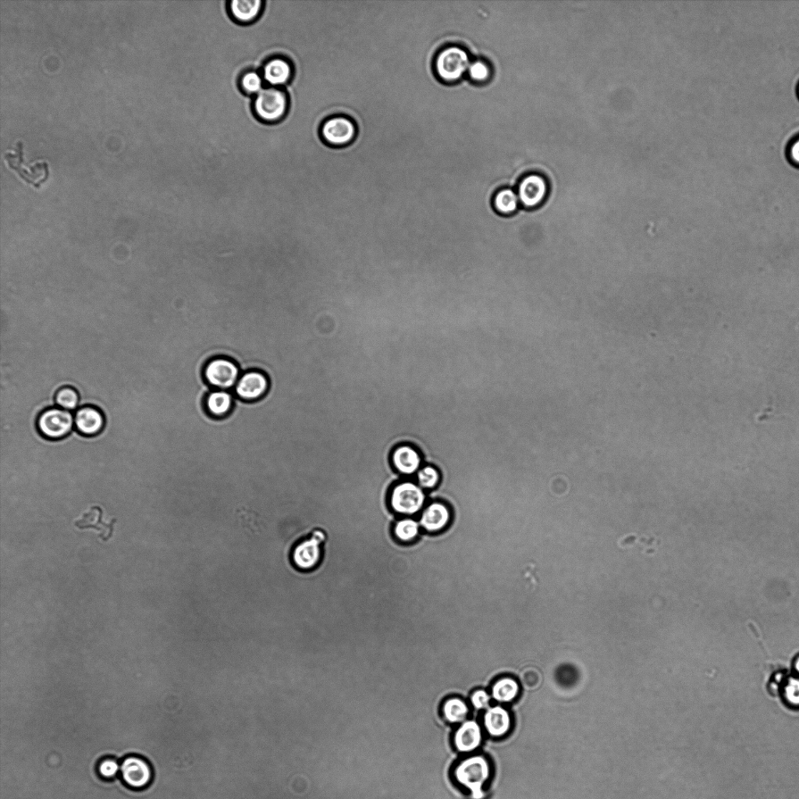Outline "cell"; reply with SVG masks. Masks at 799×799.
<instances>
[{"label": "cell", "instance_id": "33", "mask_svg": "<svg viewBox=\"0 0 799 799\" xmlns=\"http://www.w3.org/2000/svg\"><path fill=\"white\" fill-rule=\"evenodd\" d=\"M790 160L793 163L799 166V139L796 140L795 143L790 146L789 150Z\"/></svg>", "mask_w": 799, "mask_h": 799}, {"label": "cell", "instance_id": "13", "mask_svg": "<svg viewBox=\"0 0 799 799\" xmlns=\"http://www.w3.org/2000/svg\"><path fill=\"white\" fill-rule=\"evenodd\" d=\"M547 183L538 174H530L521 181L518 190L520 203L526 208H535L542 203L547 195Z\"/></svg>", "mask_w": 799, "mask_h": 799}, {"label": "cell", "instance_id": "1", "mask_svg": "<svg viewBox=\"0 0 799 799\" xmlns=\"http://www.w3.org/2000/svg\"><path fill=\"white\" fill-rule=\"evenodd\" d=\"M330 541V532L322 526L315 527L297 538L289 549L288 561L291 567L302 574H312L320 570L326 562Z\"/></svg>", "mask_w": 799, "mask_h": 799}, {"label": "cell", "instance_id": "27", "mask_svg": "<svg viewBox=\"0 0 799 799\" xmlns=\"http://www.w3.org/2000/svg\"><path fill=\"white\" fill-rule=\"evenodd\" d=\"M80 402L77 390L71 387H64L57 391L55 402L61 409L66 411L77 409Z\"/></svg>", "mask_w": 799, "mask_h": 799}, {"label": "cell", "instance_id": "17", "mask_svg": "<svg viewBox=\"0 0 799 799\" xmlns=\"http://www.w3.org/2000/svg\"><path fill=\"white\" fill-rule=\"evenodd\" d=\"M482 742V728L476 721L467 720L461 723L454 736V743L457 751L469 753L476 751Z\"/></svg>", "mask_w": 799, "mask_h": 799}, {"label": "cell", "instance_id": "31", "mask_svg": "<svg viewBox=\"0 0 799 799\" xmlns=\"http://www.w3.org/2000/svg\"><path fill=\"white\" fill-rule=\"evenodd\" d=\"M491 696L484 689H477L471 695L470 701L477 711L487 710L490 706Z\"/></svg>", "mask_w": 799, "mask_h": 799}, {"label": "cell", "instance_id": "8", "mask_svg": "<svg viewBox=\"0 0 799 799\" xmlns=\"http://www.w3.org/2000/svg\"><path fill=\"white\" fill-rule=\"evenodd\" d=\"M417 519L422 532L437 534L451 526L453 514L451 507L446 503L434 501L424 507Z\"/></svg>", "mask_w": 799, "mask_h": 799}, {"label": "cell", "instance_id": "24", "mask_svg": "<svg viewBox=\"0 0 799 799\" xmlns=\"http://www.w3.org/2000/svg\"><path fill=\"white\" fill-rule=\"evenodd\" d=\"M444 719L449 723H462L467 721L469 707L463 699L457 697L449 698L443 705Z\"/></svg>", "mask_w": 799, "mask_h": 799}, {"label": "cell", "instance_id": "23", "mask_svg": "<svg viewBox=\"0 0 799 799\" xmlns=\"http://www.w3.org/2000/svg\"><path fill=\"white\" fill-rule=\"evenodd\" d=\"M232 395L225 390H216L207 396L205 407L207 411L215 417H222L232 409Z\"/></svg>", "mask_w": 799, "mask_h": 799}, {"label": "cell", "instance_id": "34", "mask_svg": "<svg viewBox=\"0 0 799 799\" xmlns=\"http://www.w3.org/2000/svg\"><path fill=\"white\" fill-rule=\"evenodd\" d=\"M795 670L799 676V656L795 661Z\"/></svg>", "mask_w": 799, "mask_h": 799}, {"label": "cell", "instance_id": "22", "mask_svg": "<svg viewBox=\"0 0 799 799\" xmlns=\"http://www.w3.org/2000/svg\"><path fill=\"white\" fill-rule=\"evenodd\" d=\"M520 693L519 682L511 677L499 679L491 689V697L497 703H509L517 698Z\"/></svg>", "mask_w": 799, "mask_h": 799}, {"label": "cell", "instance_id": "25", "mask_svg": "<svg viewBox=\"0 0 799 799\" xmlns=\"http://www.w3.org/2000/svg\"><path fill=\"white\" fill-rule=\"evenodd\" d=\"M520 200L518 193L512 189L499 190L494 198L493 205L497 213L511 215L518 210Z\"/></svg>", "mask_w": 799, "mask_h": 799}, {"label": "cell", "instance_id": "15", "mask_svg": "<svg viewBox=\"0 0 799 799\" xmlns=\"http://www.w3.org/2000/svg\"><path fill=\"white\" fill-rule=\"evenodd\" d=\"M269 388V380L260 372L251 371L240 377L235 386V392L245 401H255L263 397Z\"/></svg>", "mask_w": 799, "mask_h": 799}, {"label": "cell", "instance_id": "28", "mask_svg": "<svg viewBox=\"0 0 799 799\" xmlns=\"http://www.w3.org/2000/svg\"><path fill=\"white\" fill-rule=\"evenodd\" d=\"M241 90L248 96H256L264 88V80L261 74L251 71L245 73L239 81Z\"/></svg>", "mask_w": 799, "mask_h": 799}, {"label": "cell", "instance_id": "12", "mask_svg": "<svg viewBox=\"0 0 799 799\" xmlns=\"http://www.w3.org/2000/svg\"><path fill=\"white\" fill-rule=\"evenodd\" d=\"M124 783L133 789H143L152 780L153 772L149 764L143 759L130 756L121 765Z\"/></svg>", "mask_w": 799, "mask_h": 799}, {"label": "cell", "instance_id": "19", "mask_svg": "<svg viewBox=\"0 0 799 799\" xmlns=\"http://www.w3.org/2000/svg\"><path fill=\"white\" fill-rule=\"evenodd\" d=\"M103 513L101 507H91L89 512L83 514L82 518L75 521V526L81 530L93 529L99 532V537L104 542H107L113 534L116 519L110 523L103 521Z\"/></svg>", "mask_w": 799, "mask_h": 799}, {"label": "cell", "instance_id": "30", "mask_svg": "<svg viewBox=\"0 0 799 799\" xmlns=\"http://www.w3.org/2000/svg\"><path fill=\"white\" fill-rule=\"evenodd\" d=\"M783 696L790 706L799 707V678H790L787 681Z\"/></svg>", "mask_w": 799, "mask_h": 799}, {"label": "cell", "instance_id": "14", "mask_svg": "<svg viewBox=\"0 0 799 799\" xmlns=\"http://www.w3.org/2000/svg\"><path fill=\"white\" fill-rule=\"evenodd\" d=\"M262 76L270 87L286 86L294 77L292 63L284 57L273 58L263 65Z\"/></svg>", "mask_w": 799, "mask_h": 799}, {"label": "cell", "instance_id": "20", "mask_svg": "<svg viewBox=\"0 0 799 799\" xmlns=\"http://www.w3.org/2000/svg\"><path fill=\"white\" fill-rule=\"evenodd\" d=\"M264 6L262 0H233L229 2V11L233 20L248 25L260 18Z\"/></svg>", "mask_w": 799, "mask_h": 799}, {"label": "cell", "instance_id": "9", "mask_svg": "<svg viewBox=\"0 0 799 799\" xmlns=\"http://www.w3.org/2000/svg\"><path fill=\"white\" fill-rule=\"evenodd\" d=\"M5 159L23 180L36 188H39L49 177L48 164L46 162H39L30 166L24 162L21 141L16 145V153H6Z\"/></svg>", "mask_w": 799, "mask_h": 799}, {"label": "cell", "instance_id": "21", "mask_svg": "<svg viewBox=\"0 0 799 799\" xmlns=\"http://www.w3.org/2000/svg\"><path fill=\"white\" fill-rule=\"evenodd\" d=\"M393 531L396 539L404 544L415 542L422 532L418 519L412 517L398 519L395 524Z\"/></svg>", "mask_w": 799, "mask_h": 799}, {"label": "cell", "instance_id": "10", "mask_svg": "<svg viewBox=\"0 0 799 799\" xmlns=\"http://www.w3.org/2000/svg\"><path fill=\"white\" fill-rule=\"evenodd\" d=\"M390 460L395 471L406 479L415 477L424 465L420 449L411 444L396 446L391 453Z\"/></svg>", "mask_w": 799, "mask_h": 799}, {"label": "cell", "instance_id": "6", "mask_svg": "<svg viewBox=\"0 0 799 799\" xmlns=\"http://www.w3.org/2000/svg\"><path fill=\"white\" fill-rule=\"evenodd\" d=\"M320 135L327 146L343 148L354 143L357 136V127L349 116L335 115L323 121Z\"/></svg>", "mask_w": 799, "mask_h": 799}, {"label": "cell", "instance_id": "4", "mask_svg": "<svg viewBox=\"0 0 799 799\" xmlns=\"http://www.w3.org/2000/svg\"><path fill=\"white\" fill-rule=\"evenodd\" d=\"M457 783L468 789L472 799H484V785L490 777V765L484 755H473L457 764L454 771Z\"/></svg>", "mask_w": 799, "mask_h": 799}, {"label": "cell", "instance_id": "16", "mask_svg": "<svg viewBox=\"0 0 799 799\" xmlns=\"http://www.w3.org/2000/svg\"><path fill=\"white\" fill-rule=\"evenodd\" d=\"M74 426L83 436L94 437L104 428V415L96 407L83 406L74 414Z\"/></svg>", "mask_w": 799, "mask_h": 799}, {"label": "cell", "instance_id": "3", "mask_svg": "<svg viewBox=\"0 0 799 799\" xmlns=\"http://www.w3.org/2000/svg\"><path fill=\"white\" fill-rule=\"evenodd\" d=\"M428 504V496L414 479H405L390 490L389 504L399 517L418 516Z\"/></svg>", "mask_w": 799, "mask_h": 799}, {"label": "cell", "instance_id": "7", "mask_svg": "<svg viewBox=\"0 0 799 799\" xmlns=\"http://www.w3.org/2000/svg\"><path fill=\"white\" fill-rule=\"evenodd\" d=\"M74 426L72 413L51 407L39 416L37 427L41 436L49 439H61L70 434Z\"/></svg>", "mask_w": 799, "mask_h": 799}, {"label": "cell", "instance_id": "26", "mask_svg": "<svg viewBox=\"0 0 799 799\" xmlns=\"http://www.w3.org/2000/svg\"><path fill=\"white\" fill-rule=\"evenodd\" d=\"M414 480L423 489L434 490L440 484L441 474L435 466L427 464L416 474Z\"/></svg>", "mask_w": 799, "mask_h": 799}, {"label": "cell", "instance_id": "2", "mask_svg": "<svg viewBox=\"0 0 799 799\" xmlns=\"http://www.w3.org/2000/svg\"><path fill=\"white\" fill-rule=\"evenodd\" d=\"M467 49L459 45H448L439 50L434 61V71L441 82L453 85L467 75L472 62Z\"/></svg>", "mask_w": 799, "mask_h": 799}, {"label": "cell", "instance_id": "18", "mask_svg": "<svg viewBox=\"0 0 799 799\" xmlns=\"http://www.w3.org/2000/svg\"><path fill=\"white\" fill-rule=\"evenodd\" d=\"M484 726L491 737H504L512 728L511 715L502 706H489L484 716Z\"/></svg>", "mask_w": 799, "mask_h": 799}, {"label": "cell", "instance_id": "5", "mask_svg": "<svg viewBox=\"0 0 799 799\" xmlns=\"http://www.w3.org/2000/svg\"><path fill=\"white\" fill-rule=\"evenodd\" d=\"M253 111L261 121L278 123L284 119L289 111L290 99L287 91L280 88H264L253 102Z\"/></svg>", "mask_w": 799, "mask_h": 799}, {"label": "cell", "instance_id": "29", "mask_svg": "<svg viewBox=\"0 0 799 799\" xmlns=\"http://www.w3.org/2000/svg\"><path fill=\"white\" fill-rule=\"evenodd\" d=\"M491 68L489 63L481 59L472 61L467 73L469 80L477 84H482L488 81L491 77Z\"/></svg>", "mask_w": 799, "mask_h": 799}, {"label": "cell", "instance_id": "11", "mask_svg": "<svg viewBox=\"0 0 799 799\" xmlns=\"http://www.w3.org/2000/svg\"><path fill=\"white\" fill-rule=\"evenodd\" d=\"M238 365L224 357H218L207 364L205 380L210 385L222 390L236 386L239 377Z\"/></svg>", "mask_w": 799, "mask_h": 799}, {"label": "cell", "instance_id": "32", "mask_svg": "<svg viewBox=\"0 0 799 799\" xmlns=\"http://www.w3.org/2000/svg\"><path fill=\"white\" fill-rule=\"evenodd\" d=\"M120 770L119 763L112 759L103 760L98 767L100 775L106 779L113 778Z\"/></svg>", "mask_w": 799, "mask_h": 799}]
</instances>
